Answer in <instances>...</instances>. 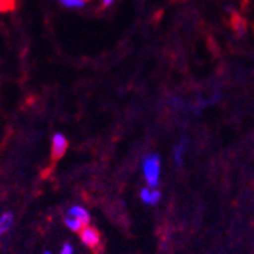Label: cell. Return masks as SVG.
I'll list each match as a JSON object with an SVG mask.
<instances>
[{"instance_id":"1","label":"cell","mask_w":254,"mask_h":254,"mask_svg":"<svg viewBox=\"0 0 254 254\" xmlns=\"http://www.w3.org/2000/svg\"><path fill=\"white\" fill-rule=\"evenodd\" d=\"M142 172L150 189H158L161 178V158L156 153H150L142 159Z\"/></svg>"},{"instance_id":"2","label":"cell","mask_w":254,"mask_h":254,"mask_svg":"<svg viewBox=\"0 0 254 254\" xmlns=\"http://www.w3.org/2000/svg\"><path fill=\"white\" fill-rule=\"evenodd\" d=\"M69 142L63 132H55L52 136V158L53 159H61L64 153L67 151Z\"/></svg>"},{"instance_id":"3","label":"cell","mask_w":254,"mask_h":254,"mask_svg":"<svg viewBox=\"0 0 254 254\" xmlns=\"http://www.w3.org/2000/svg\"><path fill=\"white\" fill-rule=\"evenodd\" d=\"M80 239L83 244L87 247V248H91V250H95L98 245H100V242H102V237H100V233L92 228V226H84L81 229V233H80Z\"/></svg>"},{"instance_id":"4","label":"cell","mask_w":254,"mask_h":254,"mask_svg":"<svg viewBox=\"0 0 254 254\" xmlns=\"http://www.w3.org/2000/svg\"><path fill=\"white\" fill-rule=\"evenodd\" d=\"M162 198V193L158 189H150V187H143L140 190V200L148 206H156Z\"/></svg>"},{"instance_id":"5","label":"cell","mask_w":254,"mask_h":254,"mask_svg":"<svg viewBox=\"0 0 254 254\" xmlns=\"http://www.w3.org/2000/svg\"><path fill=\"white\" fill-rule=\"evenodd\" d=\"M67 214H70V215L75 217V218H78L84 226H87V225H89V222H91V214L87 212V209H84V207L80 206V204L72 206V207L69 209V211H67Z\"/></svg>"},{"instance_id":"6","label":"cell","mask_w":254,"mask_h":254,"mask_svg":"<svg viewBox=\"0 0 254 254\" xmlns=\"http://www.w3.org/2000/svg\"><path fill=\"white\" fill-rule=\"evenodd\" d=\"M13 223H14V215L13 212H3L2 215H0V237H3L8 231L13 228Z\"/></svg>"},{"instance_id":"7","label":"cell","mask_w":254,"mask_h":254,"mask_svg":"<svg viewBox=\"0 0 254 254\" xmlns=\"http://www.w3.org/2000/svg\"><path fill=\"white\" fill-rule=\"evenodd\" d=\"M186 139L183 137L178 143L175 145L173 148V159H175V164H176V167H181L183 165V159H184V151H186Z\"/></svg>"},{"instance_id":"8","label":"cell","mask_w":254,"mask_h":254,"mask_svg":"<svg viewBox=\"0 0 254 254\" xmlns=\"http://www.w3.org/2000/svg\"><path fill=\"white\" fill-rule=\"evenodd\" d=\"M64 225L67 226L70 231H73V233H81V229L84 228V225L80 222V220L72 217L70 214H65V217H64Z\"/></svg>"},{"instance_id":"9","label":"cell","mask_w":254,"mask_h":254,"mask_svg":"<svg viewBox=\"0 0 254 254\" xmlns=\"http://www.w3.org/2000/svg\"><path fill=\"white\" fill-rule=\"evenodd\" d=\"M65 8H83L86 0H60Z\"/></svg>"},{"instance_id":"10","label":"cell","mask_w":254,"mask_h":254,"mask_svg":"<svg viewBox=\"0 0 254 254\" xmlns=\"http://www.w3.org/2000/svg\"><path fill=\"white\" fill-rule=\"evenodd\" d=\"M16 0H0V11H8L14 8Z\"/></svg>"},{"instance_id":"11","label":"cell","mask_w":254,"mask_h":254,"mask_svg":"<svg viewBox=\"0 0 254 254\" xmlns=\"http://www.w3.org/2000/svg\"><path fill=\"white\" fill-rule=\"evenodd\" d=\"M60 254H73V247L70 244H64L60 250Z\"/></svg>"},{"instance_id":"12","label":"cell","mask_w":254,"mask_h":254,"mask_svg":"<svg viewBox=\"0 0 254 254\" xmlns=\"http://www.w3.org/2000/svg\"><path fill=\"white\" fill-rule=\"evenodd\" d=\"M114 2V0H103V3H102V6L103 8H106V6H109V5H111Z\"/></svg>"},{"instance_id":"13","label":"cell","mask_w":254,"mask_h":254,"mask_svg":"<svg viewBox=\"0 0 254 254\" xmlns=\"http://www.w3.org/2000/svg\"><path fill=\"white\" fill-rule=\"evenodd\" d=\"M42 254H52V251H44Z\"/></svg>"}]
</instances>
